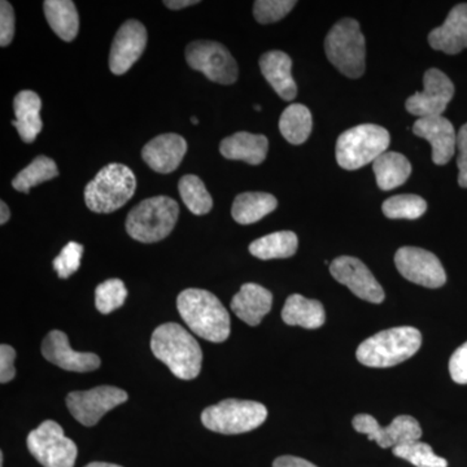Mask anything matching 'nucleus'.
I'll list each match as a JSON object with an SVG mask.
<instances>
[{
	"label": "nucleus",
	"mask_w": 467,
	"mask_h": 467,
	"mask_svg": "<svg viewBox=\"0 0 467 467\" xmlns=\"http://www.w3.org/2000/svg\"><path fill=\"white\" fill-rule=\"evenodd\" d=\"M177 308L192 333L208 342H225L230 335V316L216 295L202 288L181 292Z\"/></svg>",
	"instance_id": "f257e3e1"
},
{
	"label": "nucleus",
	"mask_w": 467,
	"mask_h": 467,
	"mask_svg": "<svg viewBox=\"0 0 467 467\" xmlns=\"http://www.w3.org/2000/svg\"><path fill=\"white\" fill-rule=\"evenodd\" d=\"M150 349L180 379L192 380L201 373V346L181 325L171 322L159 326L150 337Z\"/></svg>",
	"instance_id": "f03ea898"
},
{
	"label": "nucleus",
	"mask_w": 467,
	"mask_h": 467,
	"mask_svg": "<svg viewBox=\"0 0 467 467\" xmlns=\"http://www.w3.org/2000/svg\"><path fill=\"white\" fill-rule=\"evenodd\" d=\"M422 346V334L410 326L380 331L359 344L358 359L368 368H391L416 355Z\"/></svg>",
	"instance_id": "7ed1b4c3"
},
{
	"label": "nucleus",
	"mask_w": 467,
	"mask_h": 467,
	"mask_svg": "<svg viewBox=\"0 0 467 467\" xmlns=\"http://www.w3.org/2000/svg\"><path fill=\"white\" fill-rule=\"evenodd\" d=\"M137 178L130 168L112 162L101 169L85 189V202L95 213H112L133 198Z\"/></svg>",
	"instance_id": "20e7f679"
},
{
	"label": "nucleus",
	"mask_w": 467,
	"mask_h": 467,
	"mask_svg": "<svg viewBox=\"0 0 467 467\" xmlns=\"http://www.w3.org/2000/svg\"><path fill=\"white\" fill-rule=\"evenodd\" d=\"M180 205L168 196H155L135 205L126 218V232L135 241L156 243L173 232Z\"/></svg>",
	"instance_id": "39448f33"
},
{
	"label": "nucleus",
	"mask_w": 467,
	"mask_h": 467,
	"mask_svg": "<svg viewBox=\"0 0 467 467\" xmlns=\"http://www.w3.org/2000/svg\"><path fill=\"white\" fill-rule=\"evenodd\" d=\"M326 57L342 75L359 78L367 67V43L355 18L335 24L325 41Z\"/></svg>",
	"instance_id": "423d86ee"
},
{
	"label": "nucleus",
	"mask_w": 467,
	"mask_h": 467,
	"mask_svg": "<svg viewBox=\"0 0 467 467\" xmlns=\"http://www.w3.org/2000/svg\"><path fill=\"white\" fill-rule=\"evenodd\" d=\"M391 137L382 126L364 124L344 131L337 142V161L346 171L358 169L376 161L387 152Z\"/></svg>",
	"instance_id": "0eeeda50"
},
{
	"label": "nucleus",
	"mask_w": 467,
	"mask_h": 467,
	"mask_svg": "<svg viewBox=\"0 0 467 467\" xmlns=\"http://www.w3.org/2000/svg\"><path fill=\"white\" fill-rule=\"evenodd\" d=\"M267 418L265 405L257 401L227 399L212 405L202 413V425L223 435L250 432L263 425Z\"/></svg>",
	"instance_id": "6e6552de"
},
{
	"label": "nucleus",
	"mask_w": 467,
	"mask_h": 467,
	"mask_svg": "<svg viewBox=\"0 0 467 467\" xmlns=\"http://www.w3.org/2000/svg\"><path fill=\"white\" fill-rule=\"evenodd\" d=\"M27 450L43 467H75L76 442L64 435L63 427L55 420H45L30 432Z\"/></svg>",
	"instance_id": "1a4fd4ad"
},
{
	"label": "nucleus",
	"mask_w": 467,
	"mask_h": 467,
	"mask_svg": "<svg viewBox=\"0 0 467 467\" xmlns=\"http://www.w3.org/2000/svg\"><path fill=\"white\" fill-rule=\"evenodd\" d=\"M190 67L202 72L209 81L233 85L238 79V64L225 46L213 41H195L186 48Z\"/></svg>",
	"instance_id": "9d476101"
},
{
	"label": "nucleus",
	"mask_w": 467,
	"mask_h": 467,
	"mask_svg": "<svg viewBox=\"0 0 467 467\" xmlns=\"http://www.w3.org/2000/svg\"><path fill=\"white\" fill-rule=\"evenodd\" d=\"M128 398L124 389L99 386L88 391L70 392L67 398V407L81 425L91 427L97 425L104 414L128 401Z\"/></svg>",
	"instance_id": "9b49d317"
},
{
	"label": "nucleus",
	"mask_w": 467,
	"mask_h": 467,
	"mask_svg": "<svg viewBox=\"0 0 467 467\" xmlns=\"http://www.w3.org/2000/svg\"><path fill=\"white\" fill-rule=\"evenodd\" d=\"M353 429L359 434L367 435L368 441H377L380 448H395L408 442L420 441L422 429L416 418L399 416L391 425L382 427L370 414H358L353 418Z\"/></svg>",
	"instance_id": "f8f14e48"
},
{
	"label": "nucleus",
	"mask_w": 467,
	"mask_h": 467,
	"mask_svg": "<svg viewBox=\"0 0 467 467\" xmlns=\"http://www.w3.org/2000/svg\"><path fill=\"white\" fill-rule=\"evenodd\" d=\"M395 264L405 279L423 287L439 288L447 282L441 260L422 248H400L396 252Z\"/></svg>",
	"instance_id": "ddd939ff"
},
{
	"label": "nucleus",
	"mask_w": 467,
	"mask_h": 467,
	"mask_svg": "<svg viewBox=\"0 0 467 467\" xmlns=\"http://www.w3.org/2000/svg\"><path fill=\"white\" fill-rule=\"evenodd\" d=\"M423 86L422 92H416L407 100L408 112L420 119L442 116L454 97L453 82L441 70L431 67L423 77Z\"/></svg>",
	"instance_id": "4468645a"
},
{
	"label": "nucleus",
	"mask_w": 467,
	"mask_h": 467,
	"mask_svg": "<svg viewBox=\"0 0 467 467\" xmlns=\"http://www.w3.org/2000/svg\"><path fill=\"white\" fill-rule=\"evenodd\" d=\"M331 275L347 285L359 299L368 303H383L384 291L368 266L356 257L340 256L330 264Z\"/></svg>",
	"instance_id": "2eb2a0df"
},
{
	"label": "nucleus",
	"mask_w": 467,
	"mask_h": 467,
	"mask_svg": "<svg viewBox=\"0 0 467 467\" xmlns=\"http://www.w3.org/2000/svg\"><path fill=\"white\" fill-rule=\"evenodd\" d=\"M147 30L142 23L129 20L119 26L109 52V69L122 76L142 57L147 46Z\"/></svg>",
	"instance_id": "dca6fc26"
},
{
	"label": "nucleus",
	"mask_w": 467,
	"mask_h": 467,
	"mask_svg": "<svg viewBox=\"0 0 467 467\" xmlns=\"http://www.w3.org/2000/svg\"><path fill=\"white\" fill-rule=\"evenodd\" d=\"M43 358L51 364L76 373H88L100 367L99 356L95 353L76 352L63 331H51L42 343Z\"/></svg>",
	"instance_id": "f3484780"
},
{
	"label": "nucleus",
	"mask_w": 467,
	"mask_h": 467,
	"mask_svg": "<svg viewBox=\"0 0 467 467\" xmlns=\"http://www.w3.org/2000/svg\"><path fill=\"white\" fill-rule=\"evenodd\" d=\"M413 133L423 138L432 147V161L445 165L457 149V134L450 119L442 116L422 117L413 125Z\"/></svg>",
	"instance_id": "a211bd4d"
},
{
	"label": "nucleus",
	"mask_w": 467,
	"mask_h": 467,
	"mask_svg": "<svg viewBox=\"0 0 467 467\" xmlns=\"http://www.w3.org/2000/svg\"><path fill=\"white\" fill-rule=\"evenodd\" d=\"M187 152L183 137L174 133L161 134L150 140L142 150L144 162L156 173L168 174L180 167Z\"/></svg>",
	"instance_id": "6ab92c4d"
},
{
	"label": "nucleus",
	"mask_w": 467,
	"mask_h": 467,
	"mask_svg": "<svg viewBox=\"0 0 467 467\" xmlns=\"http://www.w3.org/2000/svg\"><path fill=\"white\" fill-rule=\"evenodd\" d=\"M429 43L434 50L447 55L467 48V3L451 9L445 23L429 34Z\"/></svg>",
	"instance_id": "aec40b11"
},
{
	"label": "nucleus",
	"mask_w": 467,
	"mask_h": 467,
	"mask_svg": "<svg viewBox=\"0 0 467 467\" xmlns=\"http://www.w3.org/2000/svg\"><path fill=\"white\" fill-rule=\"evenodd\" d=\"M272 306V292L256 284L243 285L241 291L232 300L233 312L250 326L260 325Z\"/></svg>",
	"instance_id": "412c9836"
},
{
	"label": "nucleus",
	"mask_w": 467,
	"mask_h": 467,
	"mask_svg": "<svg viewBox=\"0 0 467 467\" xmlns=\"http://www.w3.org/2000/svg\"><path fill=\"white\" fill-rule=\"evenodd\" d=\"M292 60L282 51H269L260 58V69L273 90L285 101L294 100L297 86L291 73Z\"/></svg>",
	"instance_id": "4be33fe9"
},
{
	"label": "nucleus",
	"mask_w": 467,
	"mask_h": 467,
	"mask_svg": "<svg viewBox=\"0 0 467 467\" xmlns=\"http://www.w3.org/2000/svg\"><path fill=\"white\" fill-rule=\"evenodd\" d=\"M269 140L265 135L239 131L220 144V152L227 160H241L251 165L265 161Z\"/></svg>",
	"instance_id": "5701e85b"
},
{
	"label": "nucleus",
	"mask_w": 467,
	"mask_h": 467,
	"mask_svg": "<svg viewBox=\"0 0 467 467\" xmlns=\"http://www.w3.org/2000/svg\"><path fill=\"white\" fill-rule=\"evenodd\" d=\"M42 100L36 92L24 90L18 92L14 99V109L16 119L12 125L16 128L18 135L26 143H33L41 133L43 122L41 119Z\"/></svg>",
	"instance_id": "b1692460"
},
{
	"label": "nucleus",
	"mask_w": 467,
	"mask_h": 467,
	"mask_svg": "<svg viewBox=\"0 0 467 467\" xmlns=\"http://www.w3.org/2000/svg\"><path fill=\"white\" fill-rule=\"evenodd\" d=\"M282 319L285 324L315 330L324 326L326 313L318 300L306 299L299 294H294L285 300Z\"/></svg>",
	"instance_id": "393cba45"
},
{
	"label": "nucleus",
	"mask_w": 467,
	"mask_h": 467,
	"mask_svg": "<svg viewBox=\"0 0 467 467\" xmlns=\"http://www.w3.org/2000/svg\"><path fill=\"white\" fill-rule=\"evenodd\" d=\"M278 207L275 196L266 192H243L233 202L232 216L241 225L259 223Z\"/></svg>",
	"instance_id": "a878e982"
},
{
	"label": "nucleus",
	"mask_w": 467,
	"mask_h": 467,
	"mask_svg": "<svg viewBox=\"0 0 467 467\" xmlns=\"http://www.w3.org/2000/svg\"><path fill=\"white\" fill-rule=\"evenodd\" d=\"M45 16L58 38L72 42L79 30L78 11L72 0H46Z\"/></svg>",
	"instance_id": "bb28decb"
},
{
	"label": "nucleus",
	"mask_w": 467,
	"mask_h": 467,
	"mask_svg": "<svg viewBox=\"0 0 467 467\" xmlns=\"http://www.w3.org/2000/svg\"><path fill=\"white\" fill-rule=\"evenodd\" d=\"M377 184L383 192H391L407 182L411 174V164L404 155L387 150L373 162Z\"/></svg>",
	"instance_id": "cd10ccee"
},
{
	"label": "nucleus",
	"mask_w": 467,
	"mask_h": 467,
	"mask_svg": "<svg viewBox=\"0 0 467 467\" xmlns=\"http://www.w3.org/2000/svg\"><path fill=\"white\" fill-rule=\"evenodd\" d=\"M299 239L292 232H276L250 244L251 254L260 260L288 259L296 254Z\"/></svg>",
	"instance_id": "c85d7f7f"
},
{
	"label": "nucleus",
	"mask_w": 467,
	"mask_h": 467,
	"mask_svg": "<svg viewBox=\"0 0 467 467\" xmlns=\"http://www.w3.org/2000/svg\"><path fill=\"white\" fill-rule=\"evenodd\" d=\"M312 113L303 104H291L279 119V131L291 144H303L312 133Z\"/></svg>",
	"instance_id": "c756f323"
},
{
	"label": "nucleus",
	"mask_w": 467,
	"mask_h": 467,
	"mask_svg": "<svg viewBox=\"0 0 467 467\" xmlns=\"http://www.w3.org/2000/svg\"><path fill=\"white\" fill-rule=\"evenodd\" d=\"M181 198L192 213L204 216L213 208V199L198 175H183L178 183Z\"/></svg>",
	"instance_id": "7c9ffc66"
},
{
	"label": "nucleus",
	"mask_w": 467,
	"mask_h": 467,
	"mask_svg": "<svg viewBox=\"0 0 467 467\" xmlns=\"http://www.w3.org/2000/svg\"><path fill=\"white\" fill-rule=\"evenodd\" d=\"M58 175L57 165L47 156H36L26 169L12 181V186L17 192L29 193L32 187L54 180Z\"/></svg>",
	"instance_id": "2f4dec72"
},
{
	"label": "nucleus",
	"mask_w": 467,
	"mask_h": 467,
	"mask_svg": "<svg viewBox=\"0 0 467 467\" xmlns=\"http://www.w3.org/2000/svg\"><path fill=\"white\" fill-rule=\"evenodd\" d=\"M384 216L391 220H417L427 211L425 199L418 195H396L383 202Z\"/></svg>",
	"instance_id": "473e14b6"
},
{
	"label": "nucleus",
	"mask_w": 467,
	"mask_h": 467,
	"mask_svg": "<svg viewBox=\"0 0 467 467\" xmlns=\"http://www.w3.org/2000/svg\"><path fill=\"white\" fill-rule=\"evenodd\" d=\"M392 453L416 467H448L447 460L436 456L429 444L420 441L399 445L393 448Z\"/></svg>",
	"instance_id": "72a5a7b5"
},
{
	"label": "nucleus",
	"mask_w": 467,
	"mask_h": 467,
	"mask_svg": "<svg viewBox=\"0 0 467 467\" xmlns=\"http://www.w3.org/2000/svg\"><path fill=\"white\" fill-rule=\"evenodd\" d=\"M128 290L121 279H109L98 285L95 290V306L101 315H109L113 310L124 306Z\"/></svg>",
	"instance_id": "f704fd0d"
},
{
	"label": "nucleus",
	"mask_w": 467,
	"mask_h": 467,
	"mask_svg": "<svg viewBox=\"0 0 467 467\" xmlns=\"http://www.w3.org/2000/svg\"><path fill=\"white\" fill-rule=\"evenodd\" d=\"M296 5L294 0H257L254 5V15L257 23L272 24L287 16Z\"/></svg>",
	"instance_id": "c9c22d12"
},
{
	"label": "nucleus",
	"mask_w": 467,
	"mask_h": 467,
	"mask_svg": "<svg viewBox=\"0 0 467 467\" xmlns=\"http://www.w3.org/2000/svg\"><path fill=\"white\" fill-rule=\"evenodd\" d=\"M82 254H84V245L76 242L67 243L54 260V269L57 270V275L67 279L75 275L81 266Z\"/></svg>",
	"instance_id": "e433bc0d"
},
{
	"label": "nucleus",
	"mask_w": 467,
	"mask_h": 467,
	"mask_svg": "<svg viewBox=\"0 0 467 467\" xmlns=\"http://www.w3.org/2000/svg\"><path fill=\"white\" fill-rule=\"evenodd\" d=\"M15 36V12L11 3L0 2V46L7 47Z\"/></svg>",
	"instance_id": "4c0bfd02"
},
{
	"label": "nucleus",
	"mask_w": 467,
	"mask_h": 467,
	"mask_svg": "<svg viewBox=\"0 0 467 467\" xmlns=\"http://www.w3.org/2000/svg\"><path fill=\"white\" fill-rule=\"evenodd\" d=\"M450 373L454 382L467 384V342L451 355Z\"/></svg>",
	"instance_id": "58836bf2"
},
{
	"label": "nucleus",
	"mask_w": 467,
	"mask_h": 467,
	"mask_svg": "<svg viewBox=\"0 0 467 467\" xmlns=\"http://www.w3.org/2000/svg\"><path fill=\"white\" fill-rule=\"evenodd\" d=\"M15 359H16V350L8 344H2L0 346V382L3 384L11 382L16 376Z\"/></svg>",
	"instance_id": "ea45409f"
},
{
	"label": "nucleus",
	"mask_w": 467,
	"mask_h": 467,
	"mask_svg": "<svg viewBox=\"0 0 467 467\" xmlns=\"http://www.w3.org/2000/svg\"><path fill=\"white\" fill-rule=\"evenodd\" d=\"M457 150H459V183L463 189H467V124L460 129L457 134Z\"/></svg>",
	"instance_id": "a19ab883"
},
{
	"label": "nucleus",
	"mask_w": 467,
	"mask_h": 467,
	"mask_svg": "<svg viewBox=\"0 0 467 467\" xmlns=\"http://www.w3.org/2000/svg\"><path fill=\"white\" fill-rule=\"evenodd\" d=\"M273 467H318L315 463L309 462V461L300 459V457L295 456H282L278 457L273 462Z\"/></svg>",
	"instance_id": "79ce46f5"
},
{
	"label": "nucleus",
	"mask_w": 467,
	"mask_h": 467,
	"mask_svg": "<svg viewBox=\"0 0 467 467\" xmlns=\"http://www.w3.org/2000/svg\"><path fill=\"white\" fill-rule=\"evenodd\" d=\"M198 0H165L164 5H167L169 9H173V11H178V9H182L186 7H190V5H199Z\"/></svg>",
	"instance_id": "37998d69"
},
{
	"label": "nucleus",
	"mask_w": 467,
	"mask_h": 467,
	"mask_svg": "<svg viewBox=\"0 0 467 467\" xmlns=\"http://www.w3.org/2000/svg\"><path fill=\"white\" fill-rule=\"evenodd\" d=\"M11 217L8 205L5 202H0V225H5Z\"/></svg>",
	"instance_id": "c03bdc74"
},
{
	"label": "nucleus",
	"mask_w": 467,
	"mask_h": 467,
	"mask_svg": "<svg viewBox=\"0 0 467 467\" xmlns=\"http://www.w3.org/2000/svg\"><path fill=\"white\" fill-rule=\"evenodd\" d=\"M85 467H122V466L115 465V463L91 462V463H88V465L85 466Z\"/></svg>",
	"instance_id": "a18cd8bd"
},
{
	"label": "nucleus",
	"mask_w": 467,
	"mask_h": 467,
	"mask_svg": "<svg viewBox=\"0 0 467 467\" xmlns=\"http://www.w3.org/2000/svg\"><path fill=\"white\" fill-rule=\"evenodd\" d=\"M192 122L193 125H198L199 124L198 119H196V117H192Z\"/></svg>",
	"instance_id": "49530a36"
},
{
	"label": "nucleus",
	"mask_w": 467,
	"mask_h": 467,
	"mask_svg": "<svg viewBox=\"0 0 467 467\" xmlns=\"http://www.w3.org/2000/svg\"><path fill=\"white\" fill-rule=\"evenodd\" d=\"M3 459H5V456H3L2 451H0V465L3 467Z\"/></svg>",
	"instance_id": "de8ad7c7"
},
{
	"label": "nucleus",
	"mask_w": 467,
	"mask_h": 467,
	"mask_svg": "<svg viewBox=\"0 0 467 467\" xmlns=\"http://www.w3.org/2000/svg\"><path fill=\"white\" fill-rule=\"evenodd\" d=\"M254 109H256V110H259V112L261 110V107L260 106H256V107H254Z\"/></svg>",
	"instance_id": "09e8293b"
}]
</instances>
